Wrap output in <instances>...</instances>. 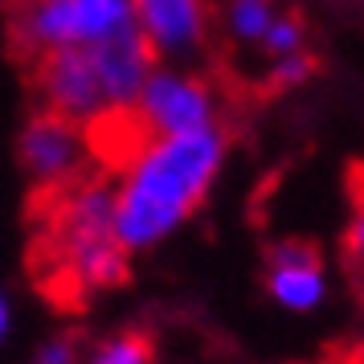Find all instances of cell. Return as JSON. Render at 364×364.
<instances>
[{
	"label": "cell",
	"instance_id": "cell-16",
	"mask_svg": "<svg viewBox=\"0 0 364 364\" xmlns=\"http://www.w3.org/2000/svg\"><path fill=\"white\" fill-rule=\"evenodd\" d=\"M336 4H356V0H336Z\"/></svg>",
	"mask_w": 364,
	"mask_h": 364
},
{
	"label": "cell",
	"instance_id": "cell-12",
	"mask_svg": "<svg viewBox=\"0 0 364 364\" xmlns=\"http://www.w3.org/2000/svg\"><path fill=\"white\" fill-rule=\"evenodd\" d=\"M315 70H319V62H315L311 50L287 53V58H270L262 70V90L266 95H287V90L303 86L307 78H315Z\"/></svg>",
	"mask_w": 364,
	"mask_h": 364
},
{
	"label": "cell",
	"instance_id": "cell-8",
	"mask_svg": "<svg viewBox=\"0 0 364 364\" xmlns=\"http://www.w3.org/2000/svg\"><path fill=\"white\" fill-rule=\"evenodd\" d=\"M262 287L282 311L307 315L328 299V266L315 242L282 237L262 254Z\"/></svg>",
	"mask_w": 364,
	"mask_h": 364
},
{
	"label": "cell",
	"instance_id": "cell-5",
	"mask_svg": "<svg viewBox=\"0 0 364 364\" xmlns=\"http://www.w3.org/2000/svg\"><path fill=\"white\" fill-rule=\"evenodd\" d=\"M29 86H33L37 111H50V115L66 119L74 127H95L99 119L119 115L107 107V95H102L99 70H95V58H90V46L86 50H50L33 58L29 66Z\"/></svg>",
	"mask_w": 364,
	"mask_h": 364
},
{
	"label": "cell",
	"instance_id": "cell-6",
	"mask_svg": "<svg viewBox=\"0 0 364 364\" xmlns=\"http://www.w3.org/2000/svg\"><path fill=\"white\" fill-rule=\"evenodd\" d=\"M17 160L25 176L33 181V193H53V188L78 184L99 172L82 127H74L50 111H37V107L29 111L17 135Z\"/></svg>",
	"mask_w": 364,
	"mask_h": 364
},
{
	"label": "cell",
	"instance_id": "cell-11",
	"mask_svg": "<svg viewBox=\"0 0 364 364\" xmlns=\"http://www.w3.org/2000/svg\"><path fill=\"white\" fill-rule=\"evenodd\" d=\"M258 50H262L266 58H287V53L307 50V21H303V13H299V9H279L274 21L266 25Z\"/></svg>",
	"mask_w": 364,
	"mask_h": 364
},
{
	"label": "cell",
	"instance_id": "cell-3",
	"mask_svg": "<svg viewBox=\"0 0 364 364\" xmlns=\"http://www.w3.org/2000/svg\"><path fill=\"white\" fill-rule=\"evenodd\" d=\"M135 29L132 0H13L9 46L29 66L50 50H86Z\"/></svg>",
	"mask_w": 364,
	"mask_h": 364
},
{
	"label": "cell",
	"instance_id": "cell-14",
	"mask_svg": "<svg viewBox=\"0 0 364 364\" xmlns=\"http://www.w3.org/2000/svg\"><path fill=\"white\" fill-rule=\"evenodd\" d=\"M360 254H364V213L356 209L344 225V266L356 270V274H360Z\"/></svg>",
	"mask_w": 364,
	"mask_h": 364
},
{
	"label": "cell",
	"instance_id": "cell-1",
	"mask_svg": "<svg viewBox=\"0 0 364 364\" xmlns=\"http://www.w3.org/2000/svg\"><path fill=\"white\" fill-rule=\"evenodd\" d=\"M225 151H230L225 127L148 139L119 168V181L111 184L119 246L127 254H148L168 242L213 193Z\"/></svg>",
	"mask_w": 364,
	"mask_h": 364
},
{
	"label": "cell",
	"instance_id": "cell-9",
	"mask_svg": "<svg viewBox=\"0 0 364 364\" xmlns=\"http://www.w3.org/2000/svg\"><path fill=\"white\" fill-rule=\"evenodd\" d=\"M82 364H156V340L144 328H123L107 336L99 348H90Z\"/></svg>",
	"mask_w": 364,
	"mask_h": 364
},
{
	"label": "cell",
	"instance_id": "cell-13",
	"mask_svg": "<svg viewBox=\"0 0 364 364\" xmlns=\"http://www.w3.org/2000/svg\"><path fill=\"white\" fill-rule=\"evenodd\" d=\"M78 360H82V340L78 336H53L33 356V364H78Z\"/></svg>",
	"mask_w": 364,
	"mask_h": 364
},
{
	"label": "cell",
	"instance_id": "cell-7",
	"mask_svg": "<svg viewBox=\"0 0 364 364\" xmlns=\"http://www.w3.org/2000/svg\"><path fill=\"white\" fill-rule=\"evenodd\" d=\"M144 41L160 66H193L209 50V0H132Z\"/></svg>",
	"mask_w": 364,
	"mask_h": 364
},
{
	"label": "cell",
	"instance_id": "cell-15",
	"mask_svg": "<svg viewBox=\"0 0 364 364\" xmlns=\"http://www.w3.org/2000/svg\"><path fill=\"white\" fill-rule=\"evenodd\" d=\"M9 331H13V299L0 291V344L9 340Z\"/></svg>",
	"mask_w": 364,
	"mask_h": 364
},
{
	"label": "cell",
	"instance_id": "cell-4",
	"mask_svg": "<svg viewBox=\"0 0 364 364\" xmlns=\"http://www.w3.org/2000/svg\"><path fill=\"white\" fill-rule=\"evenodd\" d=\"M135 127L148 139H168V135H197L225 127L217 90L200 74L184 66H156L148 74L144 90L132 102Z\"/></svg>",
	"mask_w": 364,
	"mask_h": 364
},
{
	"label": "cell",
	"instance_id": "cell-10",
	"mask_svg": "<svg viewBox=\"0 0 364 364\" xmlns=\"http://www.w3.org/2000/svg\"><path fill=\"white\" fill-rule=\"evenodd\" d=\"M279 4L274 0H225L221 17H225V29L237 46H258L266 33V25L274 21Z\"/></svg>",
	"mask_w": 364,
	"mask_h": 364
},
{
	"label": "cell",
	"instance_id": "cell-2",
	"mask_svg": "<svg viewBox=\"0 0 364 364\" xmlns=\"http://www.w3.org/2000/svg\"><path fill=\"white\" fill-rule=\"evenodd\" d=\"M111 209L115 197L99 172L53 193H33V266L58 303L74 307L132 279V254L119 246Z\"/></svg>",
	"mask_w": 364,
	"mask_h": 364
}]
</instances>
